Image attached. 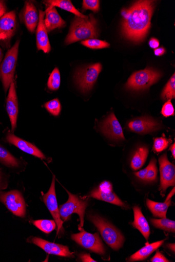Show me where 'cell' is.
Masks as SVG:
<instances>
[{
  "mask_svg": "<svg viewBox=\"0 0 175 262\" xmlns=\"http://www.w3.org/2000/svg\"><path fill=\"white\" fill-rule=\"evenodd\" d=\"M146 204L154 216L164 219L166 217V213L171 204V201L169 200L164 203H158L147 199Z\"/></svg>",
  "mask_w": 175,
  "mask_h": 262,
  "instance_id": "obj_25",
  "label": "cell"
},
{
  "mask_svg": "<svg viewBox=\"0 0 175 262\" xmlns=\"http://www.w3.org/2000/svg\"><path fill=\"white\" fill-rule=\"evenodd\" d=\"M61 85V74L60 70L56 68L50 75L47 82V86L49 90L57 91Z\"/></svg>",
  "mask_w": 175,
  "mask_h": 262,
  "instance_id": "obj_31",
  "label": "cell"
},
{
  "mask_svg": "<svg viewBox=\"0 0 175 262\" xmlns=\"http://www.w3.org/2000/svg\"><path fill=\"white\" fill-rule=\"evenodd\" d=\"M42 248L46 253L63 257H73L67 246L47 242L41 238L31 237L27 241Z\"/></svg>",
  "mask_w": 175,
  "mask_h": 262,
  "instance_id": "obj_13",
  "label": "cell"
},
{
  "mask_svg": "<svg viewBox=\"0 0 175 262\" xmlns=\"http://www.w3.org/2000/svg\"><path fill=\"white\" fill-rule=\"evenodd\" d=\"M33 224L37 228L46 233H49L56 229V223L52 220L35 221Z\"/></svg>",
  "mask_w": 175,
  "mask_h": 262,
  "instance_id": "obj_30",
  "label": "cell"
},
{
  "mask_svg": "<svg viewBox=\"0 0 175 262\" xmlns=\"http://www.w3.org/2000/svg\"><path fill=\"white\" fill-rule=\"evenodd\" d=\"M148 171V166L143 170H142L135 173V175L140 179L146 181V176Z\"/></svg>",
  "mask_w": 175,
  "mask_h": 262,
  "instance_id": "obj_40",
  "label": "cell"
},
{
  "mask_svg": "<svg viewBox=\"0 0 175 262\" xmlns=\"http://www.w3.org/2000/svg\"><path fill=\"white\" fill-rule=\"evenodd\" d=\"M169 150L171 151L172 156H173V158L174 159V158H175V144H174L172 145V146L170 147Z\"/></svg>",
  "mask_w": 175,
  "mask_h": 262,
  "instance_id": "obj_45",
  "label": "cell"
},
{
  "mask_svg": "<svg viewBox=\"0 0 175 262\" xmlns=\"http://www.w3.org/2000/svg\"><path fill=\"white\" fill-rule=\"evenodd\" d=\"M6 108L11 123L12 131L14 132L16 127L18 107L15 86L13 81L10 86Z\"/></svg>",
  "mask_w": 175,
  "mask_h": 262,
  "instance_id": "obj_19",
  "label": "cell"
},
{
  "mask_svg": "<svg viewBox=\"0 0 175 262\" xmlns=\"http://www.w3.org/2000/svg\"><path fill=\"white\" fill-rule=\"evenodd\" d=\"M154 2L139 1L127 10L122 23V33L127 39L142 41L151 27Z\"/></svg>",
  "mask_w": 175,
  "mask_h": 262,
  "instance_id": "obj_1",
  "label": "cell"
},
{
  "mask_svg": "<svg viewBox=\"0 0 175 262\" xmlns=\"http://www.w3.org/2000/svg\"><path fill=\"white\" fill-rule=\"evenodd\" d=\"M16 28V14L11 11L0 18V40H9L14 35Z\"/></svg>",
  "mask_w": 175,
  "mask_h": 262,
  "instance_id": "obj_16",
  "label": "cell"
},
{
  "mask_svg": "<svg viewBox=\"0 0 175 262\" xmlns=\"http://www.w3.org/2000/svg\"><path fill=\"white\" fill-rule=\"evenodd\" d=\"M168 247L174 252V244H169Z\"/></svg>",
  "mask_w": 175,
  "mask_h": 262,
  "instance_id": "obj_47",
  "label": "cell"
},
{
  "mask_svg": "<svg viewBox=\"0 0 175 262\" xmlns=\"http://www.w3.org/2000/svg\"><path fill=\"white\" fill-rule=\"evenodd\" d=\"M166 52L165 49L164 47L158 48L154 51V54L157 56H161L163 55Z\"/></svg>",
  "mask_w": 175,
  "mask_h": 262,
  "instance_id": "obj_44",
  "label": "cell"
},
{
  "mask_svg": "<svg viewBox=\"0 0 175 262\" xmlns=\"http://www.w3.org/2000/svg\"><path fill=\"white\" fill-rule=\"evenodd\" d=\"M45 13L40 10L39 20L36 31L37 47L38 51L44 53H48L51 50V45L49 41L47 31L45 26L44 16Z\"/></svg>",
  "mask_w": 175,
  "mask_h": 262,
  "instance_id": "obj_17",
  "label": "cell"
},
{
  "mask_svg": "<svg viewBox=\"0 0 175 262\" xmlns=\"http://www.w3.org/2000/svg\"><path fill=\"white\" fill-rule=\"evenodd\" d=\"M45 13L44 23L47 32H51L54 30L64 28L65 26L66 22L61 17L55 7H47Z\"/></svg>",
  "mask_w": 175,
  "mask_h": 262,
  "instance_id": "obj_20",
  "label": "cell"
},
{
  "mask_svg": "<svg viewBox=\"0 0 175 262\" xmlns=\"http://www.w3.org/2000/svg\"><path fill=\"white\" fill-rule=\"evenodd\" d=\"M69 198L67 202L61 205L60 207V215L64 221L69 220L71 214L76 213L80 216V225L79 230L83 227L84 224V216L85 210L88 206V200H80L77 195H73L68 191Z\"/></svg>",
  "mask_w": 175,
  "mask_h": 262,
  "instance_id": "obj_4",
  "label": "cell"
},
{
  "mask_svg": "<svg viewBox=\"0 0 175 262\" xmlns=\"http://www.w3.org/2000/svg\"><path fill=\"white\" fill-rule=\"evenodd\" d=\"M23 20L28 30L31 33L35 32L39 17L35 6L31 2H27L23 14Z\"/></svg>",
  "mask_w": 175,
  "mask_h": 262,
  "instance_id": "obj_21",
  "label": "cell"
},
{
  "mask_svg": "<svg viewBox=\"0 0 175 262\" xmlns=\"http://www.w3.org/2000/svg\"><path fill=\"white\" fill-rule=\"evenodd\" d=\"M102 70V64L97 63L77 71L74 78L83 92L86 93L92 89Z\"/></svg>",
  "mask_w": 175,
  "mask_h": 262,
  "instance_id": "obj_7",
  "label": "cell"
},
{
  "mask_svg": "<svg viewBox=\"0 0 175 262\" xmlns=\"http://www.w3.org/2000/svg\"><path fill=\"white\" fill-rule=\"evenodd\" d=\"M147 166L148 171L146 176V181L149 182L154 181L157 179L158 174L157 160L153 158Z\"/></svg>",
  "mask_w": 175,
  "mask_h": 262,
  "instance_id": "obj_33",
  "label": "cell"
},
{
  "mask_svg": "<svg viewBox=\"0 0 175 262\" xmlns=\"http://www.w3.org/2000/svg\"><path fill=\"white\" fill-rule=\"evenodd\" d=\"M83 8L85 10H90L94 12H97L100 9V2L98 0H84Z\"/></svg>",
  "mask_w": 175,
  "mask_h": 262,
  "instance_id": "obj_36",
  "label": "cell"
},
{
  "mask_svg": "<svg viewBox=\"0 0 175 262\" xmlns=\"http://www.w3.org/2000/svg\"><path fill=\"white\" fill-rule=\"evenodd\" d=\"M150 221L157 228L174 233L175 223L174 221L166 219V218L161 220L151 219Z\"/></svg>",
  "mask_w": 175,
  "mask_h": 262,
  "instance_id": "obj_29",
  "label": "cell"
},
{
  "mask_svg": "<svg viewBox=\"0 0 175 262\" xmlns=\"http://www.w3.org/2000/svg\"><path fill=\"white\" fill-rule=\"evenodd\" d=\"M80 230V233L71 235L73 241L94 253L99 254L105 253V247L98 233L91 234L83 228Z\"/></svg>",
  "mask_w": 175,
  "mask_h": 262,
  "instance_id": "obj_9",
  "label": "cell"
},
{
  "mask_svg": "<svg viewBox=\"0 0 175 262\" xmlns=\"http://www.w3.org/2000/svg\"><path fill=\"white\" fill-rule=\"evenodd\" d=\"M89 219L101 232L103 239L111 248L118 250L122 247L124 237L115 227L98 215H90Z\"/></svg>",
  "mask_w": 175,
  "mask_h": 262,
  "instance_id": "obj_3",
  "label": "cell"
},
{
  "mask_svg": "<svg viewBox=\"0 0 175 262\" xmlns=\"http://www.w3.org/2000/svg\"><path fill=\"white\" fill-rule=\"evenodd\" d=\"M149 45L152 49H157L160 46V42L158 39L155 38H152L149 41Z\"/></svg>",
  "mask_w": 175,
  "mask_h": 262,
  "instance_id": "obj_41",
  "label": "cell"
},
{
  "mask_svg": "<svg viewBox=\"0 0 175 262\" xmlns=\"http://www.w3.org/2000/svg\"><path fill=\"white\" fill-rule=\"evenodd\" d=\"M0 202L14 215L23 218L26 216V204L22 194L17 190L0 192Z\"/></svg>",
  "mask_w": 175,
  "mask_h": 262,
  "instance_id": "obj_8",
  "label": "cell"
},
{
  "mask_svg": "<svg viewBox=\"0 0 175 262\" xmlns=\"http://www.w3.org/2000/svg\"><path fill=\"white\" fill-rule=\"evenodd\" d=\"M89 197L111 203L120 207H126V205L113 192L111 184L104 181L99 187L92 190Z\"/></svg>",
  "mask_w": 175,
  "mask_h": 262,
  "instance_id": "obj_12",
  "label": "cell"
},
{
  "mask_svg": "<svg viewBox=\"0 0 175 262\" xmlns=\"http://www.w3.org/2000/svg\"><path fill=\"white\" fill-rule=\"evenodd\" d=\"M164 101L171 100L175 98V75L173 74L165 86L161 95Z\"/></svg>",
  "mask_w": 175,
  "mask_h": 262,
  "instance_id": "obj_28",
  "label": "cell"
},
{
  "mask_svg": "<svg viewBox=\"0 0 175 262\" xmlns=\"http://www.w3.org/2000/svg\"><path fill=\"white\" fill-rule=\"evenodd\" d=\"M174 194V187L173 188V189L171 190V191L170 192V193L169 194V195H168L166 200L165 201H167L169 200H170V199L172 198V196Z\"/></svg>",
  "mask_w": 175,
  "mask_h": 262,
  "instance_id": "obj_46",
  "label": "cell"
},
{
  "mask_svg": "<svg viewBox=\"0 0 175 262\" xmlns=\"http://www.w3.org/2000/svg\"><path fill=\"white\" fill-rule=\"evenodd\" d=\"M43 201L57 225V234L63 229V222L60 215L59 208L55 191V177L54 176L51 187L48 192L43 195Z\"/></svg>",
  "mask_w": 175,
  "mask_h": 262,
  "instance_id": "obj_11",
  "label": "cell"
},
{
  "mask_svg": "<svg viewBox=\"0 0 175 262\" xmlns=\"http://www.w3.org/2000/svg\"><path fill=\"white\" fill-rule=\"evenodd\" d=\"M133 211L134 220L132 224L133 226L141 232L146 240H148L150 234V228L148 222L139 207H134Z\"/></svg>",
  "mask_w": 175,
  "mask_h": 262,
  "instance_id": "obj_22",
  "label": "cell"
},
{
  "mask_svg": "<svg viewBox=\"0 0 175 262\" xmlns=\"http://www.w3.org/2000/svg\"><path fill=\"white\" fill-rule=\"evenodd\" d=\"M162 114L165 117L174 115V108L170 100H168L163 105Z\"/></svg>",
  "mask_w": 175,
  "mask_h": 262,
  "instance_id": "obj_37",
  "label": "cell"
},
{
  "mask_svg": "<svg viewBox=\"0 0 175 262\" xmlns=\"http://www.w3.org/2000/svg\"><path fill=\"white\" fill-rule=\"evenodd\" d=\"M98 36L96 21L90 14L86 18L75 17L71 23L65 43L69 45L80 40L94 39Z\"/></svg>",
  "mask_w": 175,
  "mask_h": 262,
  "instance_id": "obj_2",
  "label": "cell"
},
{
  "mask_svg": "<svg viewBox=\"0 0 175 262\" xmlns=\"http://www.w3.org/2000/svg\"><path fill=\"white\" fill-rule=\"evenodd\" d=\"M148 154L146 147L139 148L135 152L131 162V166L134 171L140 169L144 164Z\"/></svg>",
  "mask_w": 175,
  "mask_h": 262,
  "instance_id": "obj_26",
  "label": "cell"
},
{
  "mask_svg": "<svg viewBox=\"0 0 175 262\" xmlns=\"http://www.w3.org/2000/svg\"><path fill=\"white\" fill-rule=\"evenodd\" d=\"M6 139L10 144L15 146L24 152L41 159H46L44 155L34 145L29 142L19 138L13 134L8 133Z\"/></svg>",
  "mask_w": 175,
  "mask_h": 262,
  "instance_id": "obj_18",
  "label": "cell"
},
{
  "mask_svg": "<svg viewBox=\"0 0 175 262\" xmlns=\"http://www.w3.org/2000/svg\"><path fill=\"white\" fill-rule=\"evenodd\" d=\"M152 262H168L169 261L164 255L159 251L157 252L154 256L151 259Z\"/></svg>",
  "mask_w": 175,
  "mask_h": 262,
  "instance_id": "obj_38",
  "label": "cell"
},
{
  "mask_svg": "<svg viewBox=\"0 0 175 262\" xmlns=\"http://www.w3.org/2000/svg\"><path fill=\"white\" fill-rule=\"evenodd\" d=\"M161 173V187L162 193H165L167 188L174 186L175 184V167L170 163L165 154L159 158Z\"/></svg>",
  "mask_w": 175,
  "mask_h": 262,
  "instance_id": "obj_10",
  "label": "cell"
},
{
  "mask_svg": "<svg viewBox=\"0 0 175 262\" xmlns=\"http://www.w3.org/2000/svg\"><path fill=\"white\" fill-rule=\"evenodd\" d=\"M129 128L138 134H146L161 128L160 125L152 118L143 117L135 119L128 124Z\"/></svg>",
  "mask_w": 175,
  "mask_h": 262,
  "instance_id": "obj_15",
  "label": "cell"
},
{
  "mask_svg": "<svg viewBox=\"0 0 175 262\" xmlns=\"http://www.w3.org/2000/svg\"><path fill=\"white\" fill-rule=\"evenodd\" d=\"M3 55V52L2 51L1 48H0V62H1L2 60Z\"/></svg>",
  "mask_w": 175,
  "mask_h": 262,
  "instance_id": "obj_48",
  "label": "cell"
},
{
  "mask_svg": "<svg viewBox=\"0 0 175 262\" xmlns=\"http://www.w3.org/2000/svg\"><path fill=\"white\" fill-rule=\"evenodd\" d=\"M45 107L48 112L54 116H58L61 112V104L59 99L50 101L45 104Z\"/></svg>",
  "mask_w": 175,
  "mask_h": 262,
  "instance_id": "obj_34",
  "label": "cell"
},
{
  "mask_svg": "<svg viewBox=\"0 0 175 262\" xmlns=\"http://www.w3.org/2000/svg\"><path fill=\"white\" fill-rule=\"evenodd\" d=\"M82 44L93 50L103 49L110 46L108 42L97 39H89L83 40Z\"/></svg>",
  "mask_w": 175,
  "mask_h": 262,
  "instance_id": "obj_32",
  "label": "cell"
},
{
  "mask_svg": "<svg viewBox=\"0 0 175 262\" xmlns=\"http://www.w3.org/2000/svg\"><path fill=\"white\" fill-rule=\"evenodd\" d=\"M44 4L47 7H57L63 10L71 12L79 17L86 18L88 17L79 12L76 8L73 6L71 2L68 1V0H49V1H45Z\"/></svg>",
  "mask_w": 175,
  "mask_h": 262,
  "instance_id": "obj_24",
  "label": "cell"
},
{
  "mask_svg": "<svg viewBox=\"0 0 175 262\" xmlns=\"http://www.w3.org/2000/svg\"><path fill=\"white\" fill-rule=\"evenodd\" d=\"M164 241H162L151 244H146V245L133 254L128 259L129 261L143 260L152 254L160 248Z\"/></svg>",
  "mask_w": 175,
  "mask_h": 262,
  "instance_id": "obj_23",
  "label": "cell"
},
{
  "mask_svg": "<svg viewBox=\"0 0 175 262\" xmlns=\"http://www.w3.org/2000/svg\"><path fill=\"white\" fill-rule=\"evenodd\" d=\"M8 187V182L2 170H0V190L6 189Z\"/></svg>",
  "mask_w": 175,
  "mask_h": 262,
  "instance_id": "obj_39",
  "label": "cell"
},
{
  "mask_svg": "<svg viewBox=\"0 0 175 262\" xmlns=\"http://www.w3.org/2000/svg\"><path fill=\"white\" fill-rule=\"evenodd\" d=\"M6 12V6L4 2L0 1V18H1Z\"/></svg>",
  "mask_w": 175,
  "mask_h": 262,
  "instance_id": "obj_43",
  "label": "cell"
},
{
  "mask_svg": "<svg viewBox=\"0 0 175 262\" xmlns=\"http://www.w3.org/2000/svg\"><path fill=\"white\" fill-rule=\"evenodd\" d=\"M170 139L160 137L155 139L154 142L153 149L157 152H160L165 150L169 146Z\"/></svg>",
  "mask_w": 175,
  "mask_h": 262,
  "instance_id": "obj_35",
  "label": "cell"
},
{
  "mask_svg": "<svg viewBox=\"0 0 175 262\" xmlns=\"http://www.w3.org/2000/svg\"><path fill=\"white\" fill-rule=\"evenodd\" d=\"M0 162L11 168L17 167L19 165L18 160L1 145H0Z\"/></svg>",
  "mask_w": 175,
  "mask_h": 262,
  "instance_id": "obj_27",
  "label": "cell"
},
{
  "mask_svg": "<svg viewBox=\"0 0 175 262\" xmlns=\"http://www.w3.org/2000/svg\"><path fill=\"white\" fill-rule=\"evenodd\" d=\"M20 41L17 40L11 49L7 52L0 67V78L2 80L6 93L13 80L16 66Z\"/></svg>",
  "mask_w": 175,
  "mask_h": 262,
  "instance_id": "obj_5",
  "label": "cell"
},
{
  "mask_svg": "<svg viewBox=\"0 0 175 262\" xmlns=\"http://www.w3.org/2000/svg\"><path fill=\"white\" fill-rule=\"evenodd\" d=\"M161 77V74L156 70L151 69L140 70L130 77L126 88L135 91L144 90L155 83Z\"/></svg>",
  "mask_w": 175,
  "mask_h": 262,
  "instance_id": "obj_6",
  "label": "cell"
},
{
  "mask_svg": "<svg viewBox=\"0 0 175 262\" xmlns=\"http://www.w3.org/2000/svg\"><path fill=\"white\" fill-rule=\"evenodd\" d=\"M102 132L110 138L125 140L122 127L114 113H111L102 123Z\"/></svg>",
  "mask_w": 175,
  "mask_h": 262,
  "instance_id": "obj_14",
  "label": "cell"
},
{
  "mask_svg": "<svg viewBox=\"0 0 175 262\" xmlns=\"http://www.w3.org/2000/svg\"><path fill=\"white\" fill-rule=\"evenodd\" d=\"M80 257L83 261H90L95 262V260L93 259L89 254H82L80 255Z\"/></svg>",
  "mask_w": 175,
  "mask_h": 262,
  "instance_id": "obj_42",
  "label": "cell"
}]
</instances>
